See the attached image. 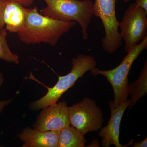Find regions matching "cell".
Here are the masks:
<instances>
[{
	"instance_id": "cell-8",
	"label": "cell",
	"mask_w": 147,
	"mask_h": 147,
	"mask_svg": "<svg viewBox=\"0 0 147 147\" xmlns=\"http://www.w3.org/2000/svg\"><path fill=\"white\" fill-rule=\"evenodd\" d=\"M70 125L69 107L62 101L43 108L33 126L37 130L48 131L61 130Z\"/></svg>"
},
{
	"instance_id": "cell-10",
	"label": "cell",
	"mask_w": 147,
	"mask_h": 147,
	"mask_svg": "<svg viewBox=\"0 0 147 147\" xmlns=\"http://www.w3.org/2000/svg\"><path fill=\"white\" fill-rule=\"evenodd\" d=\"M60 130L41 131L30 127L25 129L19 135L24 142L23 147H59Z\"/></svg>"
},
{
	"instance_id": "cell-3",
	"label": "cell",
	"mask_w": 147,
	"mask_h": 147,
	"mask_svg": "<svg viewBox=\"0 0 147 147\" xmlns=\"http://www.w3.org/2000/svg\"><path fill=\"white\" fill-rule=\"evenodd\" d=\"M71 71L63 76H59L58 81L52 88L47 87V92L39 100L32 102V110H39L57 102L63 94L75 84L78 79L86 72L96 68V61L94 57L90 55H79L72 59Z\"/></svg>"
},
{
	"instance_id": "cell-1",
	"label": "cell",
	"mask_w": 147,
	"mask_h": 147,
	"mask_svg": "<svg viewBox=\"0 0 147 147\" xmlns=\"http://www.w3.org/2000/svg\"><path fill=\"white\" fill-rule=\"evenodd\" d=\"M76 25V22H65L43 16L36 7L27 8L24 30L18 34L20 40L26 44L43 43L55 46L63 35Z\"/></svg>"
},
{
	"instance_id": "cell-21",
	"label": "cell",
	"mask_w": 147,
	"mask_h": 147,
	"mask_svg": "<svg viewBox=\"0 0 147 147\" xmlns=\"http://www.w3.org/2000/svg\"><path fill=\"white\" fill-rule=\"evenodd\" d=\"M131 1V0H123V2L124 3H128Z\"/></svg>"
},
{
	"instance_id": "cell-15",
	"label": "cell",
	"mask_w": 147,
	"mask_h": 147,
	"mask_svg": "<svg viewBox=\"0 0 147 147\" xmlns=\"http://www.w3.org/2000/svg\"><path fill=\"white\" fill-rule=\"evenodd\" d=\"M8 0H0V31L5 26L3 22V13L7 2Z\"/></svg>"
},
{
	"instance_id": "cell-18",
	"label": "cell",
	"mask_w": 147,
	"mask_h": 147,
	"mask_svg": "<svg viewBox=\"0 0 147 147\" xmlns=\"http://www.w3.org/2000/svg\"><path fill=\"white\" fill-rule=\"evenodd\" d=\"M12 100H13V99H11L0 101V114L1 113L3 110L4 109L6 105L10 103L11 101H12Z\"/></svg>"
},
{
	"instance_id": "cell-6",
	"label": "cell",
	"mask_w": 147,
	"mask_h": 147,
	"mask_svg": "<svg viewBox=\"0 0 147 147\" xmlns=\"http://www.w3.org/2000/svg\"><path fill=\"white\" fill-rule=\"evenodd\" d=\"M147 15L144 9L136 6L134 3L129 6L124 13L119 28L127 53L147 36Z\"/></svg>"
},
{
	"instance_id": "cell-19",
	"label": "cell",
	"mask_w": 147,
	"mask_h": 147,
	"mask_svg": "<svg viewBox=\"0 0 147 147\" xmlns=\"http://www.w3.org/2000/svg\"><path fill=\"white\" fill-rule=\"evenodd\" d=\"M133 147H147V139L146 138L144 140L139 142L132 143Z\"/></svg>"
},
{
	"instance_id": "cell-4",
	"label": "cell",
	"mask_w": 147,
	"mask_h": 147,
	"mask_svg": "<svg viewBox=\"0 0 147 147\" xmlns=\"http://www.w3.org/2000/svg\"><path fill=\"white\" fill-rule=\"evenodd\" d=\"M147 48L146 36L127 53L121 63L115 68L110 70H102L96 67L91 70V74L93 76L102 75L105 76L112 85L114 94L113 101L114 107H117L128 100L127 98L129 95V74L134 61Z\"/></svg>"
},
{
	"instance_id": "cell-20",
	"label": "cell",
	"mask_w": 147,
	"mask_h": 147,
	"mask_svg": "<svg viewBox=\"0 0 147 147\" xmlns=\"http://www.w3.org/2000/svg\"><path fill=\"white\" fill-rule=\"evenodd\" d=\"M4 80V79L3 76V74L1 73H0V88L3 83Z\"/></svg>"
},
{
	"instance_id": "cell-2",
	"label": "cell",
	"mask_w": 147,
	"mask_h": 147,
	"mask_svg": "<svg viewBox=\"0 0 147 147\" xmlns=\"http://www.w3.org/2000/svg\"><path fill=\"white\" fill-rule=\"evenodd\" d=\"M46 6L40 11L43 16L58 21L77 22L82 28L83 39H88V28L93 16L91 0H43Z\"/></svg>"
},
{
	"instance_id": "cell-7",
	"label": "cell",
	"mask_w": 147,
	"mask_h": 147,
	"mask_svg": "<svg viewBox=\"0 0 147 147\" xmlns=\"http://www.w3.org/2000/svg\"><path fill=\"white\" fill-rule=\"evenodd\" d=\"M70 125L83 134L100 129L104 119L102 110L94 100L85 97L82 101L69 107Z\"/></svg>"
},
{
	"instance_id": "cell-9",
	"label": "cell",
	"mask_w": 147,
	"mask_h": 147,
	"mask_svg": "<svg viewBox=\"0 0 147 147\" xmlns=\"http://www.w3.org/2000/svg\"><path fill=\"white\" fill-rule=\"evenodd\" d=\"M130 101L127 100L122 103L117 107H114L113 101L109 102V105L111 111V117L106 126L100 128L99 136L102 138L101 146L103 147H109L114 145L116 147H126L131 145L133 140L126 145L121 144L119 141L120 127L121 120L125 111L128 108Z\"/></svg>"
},
{
	"instance_id": "cell-13",
	"label": "cell",
	"mask_w": 147,
	"mask_h": 147,
	"mask_svg": "<svg viewBox=\"0 0 147 147\" xmlns=\"http://www.w3.org/2000/svg\"><path fill=\"white\" fill-rule=\"evenodd\" d=\"M129 94L131 96L130 104L128 106L129 110L140 100L145 96L147 92V61L142 69L140 76L133 84H129Z\"/></svg>"
},
{
	"instance_id": "cell-5",
	"label": "cell",
	"mask_w": 147,
	"mask_h": 147,
	"mask_svg": "<svg viewBox=\"0 0 147 147\" xmlns=\"http://www.w3.org/2000/svg\"><path fill=\"white\" fill-rule=\"evenodd\" d=\"M116 0H95L93 5V15L102 21L105 36L102 40V47L105 52L113 53L122 45L119 32V22L116 14Z\"/></svg>"
},
{
	"instance_id": "cell-11",
	"label": "cell",
	"mask_w": 147,
	"mask_h": 147,
	"mask_svg": "<svg viewBox=\"0 0 147 147\" xmlns=\"http://www.w3.org/2000/svg\"><path fill=\"white\" fill-rule=\"evenodd\" d=\"M27 8L20 4L8 1L3 13V22L7 31L17 33L22 31L26 24Z\"/></svg>"
},
{
	"instance_id": "cell-16",
	"label": "cell",
	"mask_w": 147,
	"mask_h": 147,
	"mask_svg": "<svg viewBox=\"0 0 147 147\" xmlns=\"http://www.w3.org/2000/svg\"><path fill=\"white\" fill-rule=\"evenodd\" d=\"M8 1L18 3L23 6L27 7L32 5L35 0H8Z\"/></svg>"
},
{
	"instance_id": "cell-12",
	"label": "cell",
	"mask_w": 147,
	"mask_h": 147,
	"mask_svg": "<svg viewBox=\"0 0 147 147\" xmlns=\"http://www.w3.org/2000/svg\"><path fill=\"white\" fill-rule=\"evenodd\" d=\"M84 134L74 127L69 126L60 130L59 147H84L86 140Z\"/></svg>"
},
{
	"instance_id": "cell-14",
	"label": "cell",
	"mask_w": 147,
	"mask_h": 147,
	"mask_svg": "<svg viewBox=\"0 0 147 147\" xmlns=\"http://www.w3.org/2000/svg\"><path fill=\"white\" fill-rule=\"evenodd\" d=\"M7 36L5 28L0 31V59L8 63L17 64L19 63L18 56L11 52L9 49L6 37Z\"/></svg>"
},
{
	"instance_id": "cell-17",
	"label": "cell",
	"mask_w": 147,
	"mask_h": 147,
	"mask_svg": "<svg viewBox=\"0 0 147 147\" xmlns=\"http://www.w3.org/2000/svg\"><path fill=\"white\" fill-rule=\"evenodd\" d=\"M134 3L136 6L143 9L147 13V0H136Z\"/></svg>"
}]
</instances>
